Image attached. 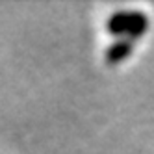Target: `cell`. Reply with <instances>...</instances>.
I'll return each mask as SVG.
<instances>
[{"label":"cell","mask_w":154,"mask_h":154,"mask_svg":"<svg viewBox=\"0 0 154 154\" xmlns=\"http://www.w3.org/2000/svg\"><path fill=\"white\" fill-rule=\"evenodd\" d=\"M106 28L112 35H115V39L126 37L136 41L149 30V19L139 9H119L109 15V19L106 20Z\"/></svg>","instance_id":"cell-1"},{"label":"cell","mask_w":154,"mask_h":154,"mask_svg":"<svg viewBox=\"0 0 154 154\" xmlns=\"http://www.w3.org/2000/svg\"><path fill=\"white\" fill-rule=\"evenodd\" d=\"M132 50H134V41L126 37H117L106 50V61L109 65H117L125 61L132 54Z\"/></svg>","instance_id":"cell-2"}]
</instances>
